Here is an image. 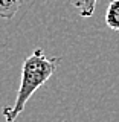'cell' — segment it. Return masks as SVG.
I'll return each mask as SVG.
<instances>
[{"label":"cell","mask_w":119,"mask_h":122,"mask_svg":"<svg viewBox=\"0 0 119 122\" xmlns=\"http://www.w3.org/2000/svg\"><path fill=\"white\" fill-rule=\"evenodd\" d=\"M60 58H47L43 49H35L23 63L21 81L12 107H3L2 113L6 122H14L25 110L28 101L35 92L55 73Z\"/></svg>","instance_id":"1"},{"label":"cell","mask_w":119,"mask_h":122,"mask_svg":"<svg viewBox=\"0 0 119 122\" xmlns=\"http://www.w3.org/2000/svg\"><path fill=\"white\" fill-rule=\"evenodd\" d=\"M105 23L110 29L119 30V0H112L105 12Z\"/></svg>","instance_id":"2"},{"label":"cell","mask_w":119,"mask_h":122,"mask_svg":"<svg viewBox=\"0 0 119 122\" xmlns=\"http://www.w3.org/2000/svg\"><path fill=\"white\" fill-rule=\"evenodd\" d=\"M21 3L23 0H0V18H12Z\"/></svg>","instance_id":"3"},{"label":"cell","mask_w":119,"mask_h":122,"mask_svg":"<svg viewBox=\"0 0 119 122\" xmlns=\"http://www.w3.org/2000/svg\"><path fill=\"white\" fill-rule=\"evenodd\" d=\"M96 2L98 0H70V3L79 11L81 17H90V15H93Z\"/></svg>","instance_id":"4"}]
</instances>
